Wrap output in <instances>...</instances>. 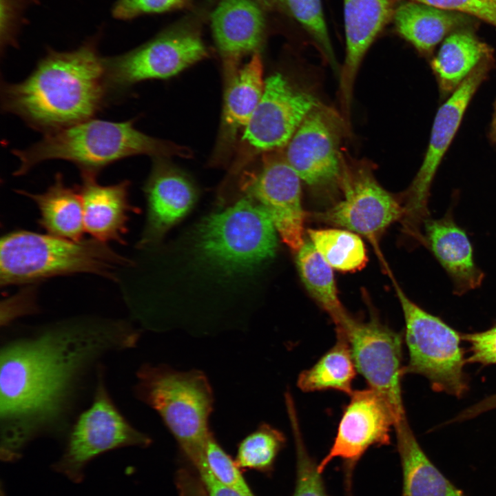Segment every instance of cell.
Listing matches in <instances>:
<instances>
[{
	"mask_svg": "<svg viewBox=\"0 0 496 496\" xmlns=\"http://www.w3.org/2000/svg\"><path fill=\"white\" fill-rule=\"evenodd\" d=\"M122 322L72 320L5 342L0 355L1 456L19 458L41 435L69 433L87 378L106 354L134 347Z\"/></svg>",
	"mask_w": 496,
	"mask_h": 496,
	"instance_id": "obj_1",
	"label": "cell"
},
{
	"mask_svg": "<svg viewBox=\"0 0 496 496\" xmlns=\"http://www.w3.org/2000/svg\"><path fill=\"white\" fill-rule=\"evenodd\" d=\"M105 72L94 42L50 50L22 81H1V110L44 134L93 118L111 101Z\"/></svg>",
	"mask_w": 496,
	"mask_h": 496,
	"instance_id": "obj_2",
	"label": "cell"
},
{
	"mask_svg": "<svg viewBox=\"0 0 496 496\" xmlns=\"http://www.w3.org/2000/svg\"><path fill=\"white\" fill-rule=\"evenodd\" d=\"M134 123L133 120L114 122L91 118L45 134L25 149L12 150L20 163L14 175H24L51 160L69 161L81 173L98 176L111 164L133 156L166 158L190 154L186 148L143 133Z\"/></svg>",
	"mask_w": 496,
	"mask_h": 496,
	"instance_id": "obj_3",
	"label": "cell"
},
{
	"mask_svg": "<svg viewBox=\"0 0 496 496\" xmlns=\"http://www.w3.org/2000/svg\"><path fill=\"white\" fill-rule=\"evenodd\" d=\"M132 262L106 242L90 238L74 241L49 234L18 230L2 236L1 287L31 285L80 273L115 280L116 271Z\"/></svg>",
	"mask_w": 496,
	"mask_h": 496,
	"instance_id": "obj_4",
	"label": "cell"
},
{
	"mask_svg": "<svg viewBox=\"0 0 496 496\" xmlns=\"http://www.w3.org/2000/svg\"><path fill=\"white\" fill-rule=\"evenodd\" d=\"M134 391L153 409L196 467L205 458L214 393L205 375L198 370L178 371L166 365H142Z\"/></svg>",
	"mask_w": 496,
	"mask_h": 496,
	"instance_id": "obj_5",
	"label": "cell"
},
{
	"mask_svg": "<svg viewBox=\"0 0 496 496\" xmlns=\"http://www.w3.org/2000/svg\"><path fill=\"white\" fill-rule=\"evenodd\" d=\"M276 232L266 210L246 195L202 223L197 247L206 260L225 271H242L275 255Z\"/></svg>",
	"mask_w": 496,
	"mask_h": 496,
	"instance_id": "obj_6",
	"label": "cell"
},
{
	"mask_svg": "<svg viewBox=\"0 0 496 496\" xmlns=\"http://www.w3.org/2000/svg\"><path fill=\"white\" fill-rule=\"evenodd\" d=\"M405 321L409 360L404 375L424 376L435 391L461 397L468 389L462 335L440 318L416 304L395 283Z\"/></svg>",
	"mask_w": 496,
	"mask_h": 496,
	"instance_id": "obj_7",
	"label": "cell"
},
{
	"mask_svg": "<svg viewBox=\"0 0 496 496\" xmlns=\"http://www.w3.org/2000/svg\"><path fill=\"white\" fill-rule=\"evenodd\" d=\"M151 442L116 406L105 385V369L101 366L91 404L72 424L64 453L54 468L79 482L85 466L99 455L122 447H145Z\"/></svg>",
	"mask_w": 496,
	"mask_h": 496,
	"instance_id": "obj_8",
	"label": "cell"
},
{
	"mask_svg": "<svg viewBox=\"0 0 496 496\" xmlns=\"http://www.w3.org/2000/svg\"><path fill=\"white\" fill-rule=\"evenodd\" d=\"M495 56L483 61L438 108L423 161L404 194V217L408 234L422 237L421 227L428 218V203L437 169L461 125L473 96L495 68Z\"/></svg>",
	"mask_w": 496,
	"mask_h": 496,
	"instance_id": "obj_9",
	"label": "cell"
},
{
	"mask_svg": "<svg viewBox=\"0 0 496 496\" xmlns=\"http://www.w3.org/2000/svg\"><path fill=\"white\" fill-rule=\"evenodd\" d=\"M335 330L347 340L355 369L369 388L389 402L398 422L406 418L400 383L404 375L401 336L375 316L362 320L348 314Z\"/></svg>",
	"mask_w": 496,
	"mask_h": 496,
	"instance_id": "obj_10",
	"label": "cell"
},
{
	"mask_svg": "<svg viewBox=\"0 0 496 496\" xmlns=\"http://www.w3.org/2000/svg\"><path fill=\"white\" fill-rule=\"evenodd\" d=\"M320 104L309 92L276 73L265 80L261 99L240 140L235 172L250 158L285 148L306 116Z\"/></svg>",
	"mask_w": 496,
	"mask_h": 496,
	"instance_id": "obj_11",
	"label": "cell"
},
{
	"mask_svg": "<svg viewBox=\"0 0 496 496\" xmlns=\"http://www.w3.org/2000/svg\"><path fill=\"white\" fill-rule=\"evenodd\" d=\"M207 56L197 34L179 31L162 34L121 55L103 58L110 98L125 95L140 82L175 76Z\"/></svg>",
	"mask_w": 496,
	"mask_h": 496,
	"instance_id": "obj_12",
	"label": "cell"
},
{
	"mask_svg": "<svg viewBox=\"0 0 496 496\" xmlns=\"http://www.w3.org/2000/svg\"><path fill=\"white\" fill-rule=\"evenodd\" d=\"M301 179L280 150L262 154L258 172L243 180L242 189L268 213L282 242L293 252L304 245L306 214Z\"/></svg>",
	"mask_w": 496,
	"mask_h": 496,
	"instance_id": "obj_13",
	"label": "cell"
},
{
	"mask_svg": "<svg viewBox=\"0 0 496 496\" xmlns=\"http://www.w3.org/2000/svg\"><path fill=\"white\" fill-rule=\"evenodd\" d=\"M350 397L332 446L318 464L322 473L334 458L342 459L347 484H351L354 466L369 447L390 443L391 427L397 422L389 402L376 391H353Z\"/></svg>",
	"mask_w": 496,
	"mask_h": 496,
	"instance_id": "obj_14",
	"label": "cell"
},
{
	"mask_svg": "<svg viewBox=\"0 0 496 496\" xmlns=\"http://www.w3.org/2000/svg\"><path fill=\"white\" fill-rule=\"evenodd\" d=\"M344 197L318 215L322 220L359 234L373 244L393 223L402 220L403 204L384 189L373 173L361 167L342 176Z\"/></svg>",
	"mask_w": 496,
	"mask_h": 496,
	"instance_id": "obj_15",
	"label": "cell"
},
{
	"mask_svg": "<svg viewBox=\"0 0 496 496\" xmlns=\"http://www.w3.org/2000/svg\"><path fill=\"white\" fill-rule=\"evenodd\" d=\"M336 117L320 105L300 124L285 147V158L307 185L319 187L342 179Z\"/></svg>",
	"mask_w": 496,
	"mask_h": 496,
	"instance_id": "obj_16",
	"label": "cell"
},
{
	"mask_svg": "<svg viewBox=\"0 0 496 496\" xmlns=\"http://www.w3.org/2000/svg\"><path fill=\"white\" fill-rule=\"evenodd\" d=\"M144 185L147 200L146 224L139 248L156 245L190 210L196 197L191 179L164 157L155 158Z\"/></svg>",
	"mask_w": 496,
	"mask_h": 496,
	"instance_id": "obj_17",
	"label": "cell"
},
{
	"mask_svg": "<svg viewBox=\"0 0 496 496\" xmlns=\"http://www.w3.org/2000/svg\"><path fill=\"white\" fill-rule=\"evenodd\" d=\"M397 1L343 0L346 54L340 75V94L347 120L360 63L378 35L393 19Z\"/></svg>",
	"mask_w": 496,
	"mask_h": 496,
	"instance_id": "obj_18",
	"label": "cell"
},
{
	"mask_svg": "<svg viewBox=\"0 0 496 496\" xmlns=\"http://www.w3.org/2000/svg\"><path fill=\"white\" fill-rule=\"evenodd\" d=\"M81 183L76 185L80 194L85 232L103 242L116 241L124 244L131 212L139 209L129 200L130 182L122 180L111 185L97 183L96 175L81 173Z\"/></svg>",
	"mask_w": 496,
	"mask_h": 496,
	"instance_id": "obj_19",
	"label": "cell"
},
{
	"mask_svg": "<svg viewBox=\"0 0 496 496\" xmlns=\"http://www.w3.org/2000/svg\"><path fill=\"white\" fill-rule=\"evenodd\" d=\"M211 27L225 69L232 70L242 57L257 52L265 19L254 0H220L211 13Z\"/></svg>",
	"mask_w": 496,
	"mask_h": 496,
	"instance_id": "obj_20",
	"label": "cell"
},
{
	"mask_svg": "<svg viewBox=\"0 0 496 496\" xmlns=\"http://www.w3.org/2000/svg\"><path fill=\"white\" fill-rule=\"evenodd\" d=\"M423 225V242L451 278L453 292L462 295L479 287L484 273L475 262L467 234L452 215L448 214L439 219L428 218Z\"/></svg>",
	"mask_w": 496,
	"mask_h": 496,
	"instance_id": "obj_21",
	"label": "cell"
},
{
	"mask_svg": "<svg viewBox=\"0 0 496 496\" xmlns=\"http://www.w3.org/2000/svg\"><path fill=\"white\" fill-rule=\"evenodd\" d=\"M224 105L219 137V151L227 152L237 134L245 129L263 94L262 63L258 52L254 53L241 68L227 70Z\"/></svg>",
	"mask_w": 496,
	"mask_h": 496,
	"instance_id": "obj_22",
	"label": "cell"
},
{
	"mask_svg": "<svg viewBox=\"0 0 496 496\" xmlns=\"http://www.w3.org/2000/svg\"><path fill=\"white\" fill-rule=\"evenodd\" d=\"M393 21L404 39L422 55L431 58L435 47L448 35L461 28H475L477 19L409 1L397 6Z\"/></svg>",
	"mask_w": 496,
	"mask_h": 496,
	"instance_id": "obj_23",
	"label": "cell"
},
{
	"mask_svg": "<svg viewBox=\"0 0 496 496\" xmlns=\"http://www.w3.org/2000/svg\"><path fill=\"white\" fill-rule=\"evenodd\" d=\"M475 29L464 28L453 32L431 58V68L443 101L483 61L494 56L493 48L477 36Z\"/></svg>",
	"mask_w": 496,
	"mask_h": 496,
	"instance_id": "obj_24",
	"label": "cell"
},
{
	"mask_svg": "<svg viewBox=\"0 0 496 496\" xmlns=\"http://www.w3.org/2000/svg\"><path fill=\"white\" fill-rule=\"evenodd\" d=\"M394 428L403 475L402 496H466L428 459L406 417L397 422Z\"/></svg>",
	"mask_w": 496,
	"mask_h": 496,
	"instance_id": "obj_25",
	"label": "cell"
},
{
	"mask_svg": "<svg viewBox=\"0 0 496 496\" xmlns=\"http://www.w3.org/2000/svg\"><path fill=\"white\" fill-rule=\"evenodd\" d=\"M32 199L40 213L39 224L48 234L74 241L83 239L85 232L83 209L76 186H67L61 173L56 174L54 183L41 194L17 190Z\"/></svg>",
	"mask_w": 496,
	"mask_h": 496,
	"instance_id": "obj_26",
	"label": "cell"
},
{
	"mask_svg": "<svg viewBox=\"0 0 496 496\" xmlns=\"http://www.w3.org/2000/svg\"><path fill=\"white\" fill-rule=\"evenodd\" d=\"M356 369L345 338L336 334V342L310 369L298 378V386L304 392L334 389L351 395Z\"/></svg>",
	"mask_w": 496,
	"mask_h": 496,
	"instance_id": "obj_27",
	"label": "cell"
},
{
	"mask_svg": "<svg viewBox=\"0 0 496 496\" xmlns=\"http://www.w3.org/2000/svg\"><path fill=\"white\" fill-rule=\"evenodd\" d=\"M300 277L310 296L331 318L335 325L348 315L338 293L332 267L310 240L296 252Z\"/></svg>",
	"mask_w": 496,
	"mask_h": 496,
	"instance_id": "obj_28",
	"label": "cell"
},
{
	"mask_svg": "<svg viewBox=\"0 0 496 496\" xmlns=\"http://www.w3.org/2000/svg\"><path fill=\"white\" fill-rule=\"evenodd\" d=\"M307 234L316 250L333 268L353 272L368 261L365 245L356 233L340 229H309Z\"/></svg>",
	"mask_w": 496,
	"mask_h": 496,
	"instance_id": "obj_29",
	"label": "cell"
},
{
	"mask_svg": "<svg viewBox=\"0 0 496 496\" xmlns=\"http://www.w3.org/2000/svg\"><path fill=\"white\" fill-rule=\"evenodd\" d=\"M286 442L284 434L262 423L240 443L236 463L238 467L269 470Z\"/></svg>",
	"mask_w": 496,
	"mask_h": 496,
	"instance_id": "obj_30",
	"label": "cell"
},
{
	"mask_svg": "<svg viewBox=\"0 0 496 496\" xmlns=\"http://www.w3.org/2000/svg\"><path fill=\"white\" fill-rule=\"evenodd\" d=\"M295 438L297 466L296 482L293 496H328L318 464L307 453L298 424L293 404L287 406Z\"/></svg>",
	"mask_w": 496,
	"mask_h": 496,
	"instance_id": "obj_31",
	"label": "cell"
},
{
	"mask_svg": "<svg viewBox=\"0 0 496 496\" xmlns=\"http://www.w3.org/2000/svg\"><path fill=\"white\" fill-rule=\"evenodd\" d=\"M287 1L293 17L318 44L333 67L337 68L321 0H287Z\"/></svg>",
	"mask_w": 496,
	"mask_h": 496,
	"instance_id": "obj_32",
	"label": "cell"
},
{
	"mask_svg": "<svg viewBox=\"0 0 496 496\" xmlns=\"http://www.w3.org/2000/svg\"><path fill=\"white\" fill-rule=\"evenodd\" d=\"M205 455L210 471L220 482L243 496H255L236 462L223 450L213 434L207 442Z\"/></svg>",
	"mask_w": 496,
	"mask_h": 496,
	"instance_id": "obj_33",
	"label": "cell"
},
{
	"mask_svg": "<svg viewBox=\"0 0 496 496\" xmlns=\"http://www.w3.org/2000/svg\"><path fill=\"white\" fill-rule=\"evenodd\" d=\"M464 14L496 28V0H411Z\"/></svg>",
	"mask_w": 496,
	"mask_h": 496,
	"instance_id": "obj_34",
	"label": "cell"
},
{
	"mask_svg": "<svg viewBox=\"0 0 496 496\" xmlns=\"http://www.w3.org/2000/svg\"><path fill=\"white\" fill-rule=\"evenodd\" d=\"M187 0H117L113 8L114 17L130 19L147 13H161L183 6Z\"/></svg>",
	"mask_w": 496,
	"mask_h": 496,
	"instance_id": "obj_35",
	"label": "cell"
},
{
	"mask_svg": "<svg viewBox=\"0 0 496 496\" xmlns=\"http://www.w3.org/2000/svg\"><path fill=\"white\" fill-rule=\"evenodd\" d=\"M470 344L471 355L466 362L484 365L496 364V327L482 332L462 335Z\"/></svg>",
	"mask_w": 496,
	"mask_h": 496,
	"instance_id": "obj_36",
	"label": "cell"
},
{
	"mask_svg": "<svg viewBox=\"0 0 496 496\" xmlns=\"http://www.w3.org/2000/svg\"><path fill=\"white\" fill-rule=\"evenodd\" d=\"M34 291L32 286L7 298L2 304L5 313L2 314L1 324L7 325L15 318L34 313L37 311Z\"/></svg>",
	"mask_w": 496,
	"mask_h": 496,
	"instance_id": "obj_37",
	"label": "cell"
},
{
	"mask_svg": "<svg viewBox=\"0 0 496 496\" xmlns=\"http://www.w3.org/2000/svg\"><path fill=\"white\" fill-rule=\"evenodd\" d=\"M195 468L209 496H243L224 485L215 477L209 469L206 457Z\"/></svg>",
	"mask_w": 496,
	"mask_h": 496,
	"instance_id": "obj_38",
	"label": "cell"
},
{
	"mask_svg": "<svg viewBox=\"0 0 496 496\" xmlns=\"http://www.w3.org/2000/svg\"><path fill=\"white\" fill-rule=\"evenodd\" d=\"M176 485L178 496H209L198 475L187 468L177 472Z\"/></svg>",
	"mask_w": 496,
	"mask_h": 496,
	"instance_id": "obj_39",
	"label": "cell"
},
{
	"mask_svg": "<svg viewBox=\"0 0 496 496\" xmlns=\"http://www.w3.org/2000/svg\"><path fill=\"white\" fill-rule=\"evenodd\" d=\"M493 409H496V394L466 409L462 412V416L466 420L471 419Z\"/></svg>",
	"mask_w": 496,
	"mask_h": 496,
	"instance_id": "obj_40",
	"label": "cell"
},
{
	"mask_svg": "<svg viewBox=\"0 0 496 496\" xmlns=\"http://www.w3.org/2000/svg\"><path fill=\"white\" fill-rule=\"evenodd\" d=\"M493 107L494 110L489 127L488 137L491 143L496 147V100Z\"/></svg>",
	"mask_w": 496,
	"mask_h": 496,
	"instance_id": "obj_41",
	"label": "cell"
},
{
	"mask_svg": "<svg viewBox=\"0 0 496 496\" xmlns=\"http://www.w3.org/2000/svg\"><path fill=\"white\" fill-rule=\"evenodd\" d=\"M280 0H255L256 2L260 3L261 4L266 5V6H271L277 2H278Z\"/></svg>",
	"mask_w": 496,
	"mask_h": 496,
	"instance_id": "obj_42",
	"label": "cell"
},
{
	"mask_svg": "<svg viewBox=\"0 0 496 496\" xmlns=\"http://www.w3.org/2000/svg\"><path fill=\"white\" fill-rule=\"evenodd\" d=\"M349 496H351V495H349Z\"/></svg>",
	"mask_w": 496,
	"mask_h": 496,
	"instance_id": "obj_43",
	"label": "cell"
}]
</instances>
